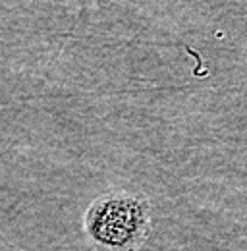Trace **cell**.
<instances>
[{
  "label": "cell",
  "mask_w": 247,
  "mask_h": 251,
  "mask_svg": "<svg viewBox=\"0 0 247 251\" xmlns=\"http://www.w3.org/2000/svg\"><path fill=\"white\" fill-rule=\"evenodd\" d=\"M83 228L99 251H139L153 230L151 205L143 195L104 193L87 207Z\"/></svg>",
  "instance_id": "cell-1"
}]
</instances>
